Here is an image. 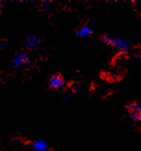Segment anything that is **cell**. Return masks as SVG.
<instances>
[{
	"label": "cell",
	"instance_id": "cell-1",
	"mask_svg": "<svg viewBox=\"0 0 141 151\" xmlns=\"http://www.w3.org/2000/svg\"><path fill=\"white\" fill-rule=\"evenodd\" d=\"M101 41L106 45L116 48L120 52H127L130 49V43L125 39H116L111 35L101 36Z\"/></svg>",
	"mask_w": 141,
	"mask_h": 151
},
{
	"label": "cell",
	"instance_id": "cell-2",
	"mask_svg": "<svg viewBox=\"0 0 141 151\" xmlns=\"http://www.w3.org/2000/svg\"><path fill=\"white\" fill-rule=\"evenodd\" d=\"M130 119L135 122H139L141 121V104L139 102L131 103L128 107Z\"/></svg>",
	"mask_w": 141,
	"mask_h": 151
},
{
	"label": "cell",
	"instance_id": "cell-3",
	"mask_svg": "<svg viewBox=\"0 0 141 151\" xmlns=\"http://www.w3.org/2000/svg\"><path fill=\"white\" fill-rule=\"evenodd\" d=\"M65 82H64V79L62 78L61 75L59 74H55L51 76V78L49 79L48 81V86L51 89H60L63 85H64Z\"/></svg>",
	"mask_w": 141,
	"mask_h": 151
},
{
	"label": "cell",
	"instance_id": "cell-4",
	"mask_svg": "<svg viewBox=\"0 0 141 151\" xmlns=\"http://www.w3.org/2000/svg\"><path fill=\"white\" fill-rule=\"evenodd\" d=\"M41 43V38L35 35H31L25 40V47L29 49H35Z\"/></svg>",
	"mask_w": 141,
	"mask_h": 151
},
{
	"label": "cell",
	"instance_id": "cell-5",
	"mask_svg": "<svg viewBox=\"0 0 141 151\" xmlns=\"http://www.w3.org/2000/svg\"><path fill=\"white\" fill-rule=\"evenodd\" d=\"M32 147L35 151H46L48 148V144L44 139H37L32 143Z\"/></svg>",
	"mask_w": 141,
	"mask_h": 151
},
{
	"label": "cell",
	"instance_id": "cell-6",
	"mask_svg": "<svg viewBox=\"0 0 141 151\" xmlns=\"http://www.w3.org/2000/svg\"><path fill=\"white\" fill-rule=\"evenodd\" d=\"M27 60H28V58H27V56H26L25 54H19V55H17L14 58V60H13V61H12V67L13 68H19V67H21L22 65L23 66L24 62Z\"/></svg>",
	"mask_w": 141,
	"mask_h": 151
},
{
	"label": "cell",
	"instance_id": "cell-7",
	"mask_svg": "<svg viewBox=\"0 0 141 151\" xmlns=\"http://www.w3.org/2000/svg\"><path fill=\"white\" fill-rule=\"evenodd\" d=\"M93 34V29L90 27L88 25H85V26H83L80 29H78L76 35L78 37H81V38H84V37H87Z\"/></svg>",
	"mask_w": 141,
	"mask_h": 151
},
{
	"label": "cell",
	"instance_id": "cell-8",
	"mask_svg": "<svg viewBox=\"0 0 141 151\" xmlns=\"http://www.w3.org/2000/svg\"><path fill=\"white\" fill-rule=\"evenodd\" d=\"M60 99H61V101L63 103H66V102H68L70 100V96L68 94H66V93H62L61 95H60Z\"/></svg>",
	"mask_w": 141,
	"mask_h": 151
},
{
	"label": "cell",
	"instance_id": "cell-9",
	"mask_svg": "<svg viewBox=\"0 0 141 151\" xmlns=\"http://www.w3.org/2000/svg\"><path fill=\"white\" fill-rule=\"evenodd\" d=\"M43 9H44L46 11L50 10V9H51V4H50L48 1H45V2L43 3Z\"/></svg>",
	"mask_w": 141,
	"mask_h": 151
},
{
	"label": "cell",
	"instance_id": "cell-10",
	"mask_svg": "<svg viewBox=\"0 0 141 151\" xmlns=\"http://www.w3.org/2000/svg\"><path fill=\"white\" fill-rule=\"evenodd\" d=\"M23 66H24L25 68H32V67H33V61H31L30 60H26V61L24 62Z\"/></svg>",
	"mask_w": 141,
	"mask_h": 151
},
{
	"label": "cell",
	"instance_id": "cell-11",
	"mask_svg": "<svg viewBox=\"0 0 141 151\" xmlns=\"http://www.w3.org/2000/svg\"><path fill=\"white\" fill-rule=\"evenodd\" d=\"M4 47H5V45H4L3 44H1V43H0V51H2V50H3Z\"/></svg>",
	"mask_w": 141,
	"mask_h": 151
}]
</instances>
